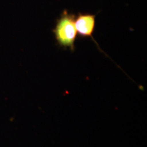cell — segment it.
<instances>
[{
  "label": "cell",
  "instance_id": "7a4b0ae2",
  "mask_svg": "<svg viewBox=\"0 0 147 147\" xmlns=\"http://www.w3.org/2000/svg\"><path fill=\"white\" fill-rule=\"evenodd\" d=\"M95 14L79 12L75 18V26L79 36L83 38H91L98 46L93 37L95 28Z\"/></svg>",
  "mask_w": 147,
  "mask_h": 147
},
{
  "label": "cell",
  "instance_id": "6da1fadb",
  "mask_svg": "<svg viewBox=\"0 0 147 147\" xmlns=\"http://www.w3.org/2000/svg\"><path fill=\"white\" fill-rule=\"evenodd\" d=\"M75 14L64 10L57 19L53 30L57 45L63 49H69L72 52L75 50V41L78 34L75 26Z\"/></svg>",
  "mask_w": 147,
  "mask_h": 147
}]
</instances>
